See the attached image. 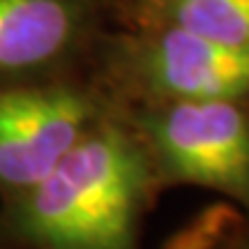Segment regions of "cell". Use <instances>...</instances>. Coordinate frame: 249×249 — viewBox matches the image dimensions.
<instances>
[{
	"mask_svg": "<svg viewBox=\"0 0 249 249\" xmlns=\"http://www.w3.org/2000/svg\"><path fill=\"white\" fill-rule=\"evenodd\" d=\"M160 187L141 134L111 108L44 178L2 196L0 235L26 249H143Z\"/></svg>",
	"mask_w": 249,
	"mask_h": 249,
	"instance_id": "obj_1",
	"label": "cell"
},
{
	"mask_svg": "<svg viewBox=\"0 0 249 249\" xmlns=\"http://www.w3.org/2000/svg\"><path fill=\"white\" fill-rule=\"evenodd\" d=\"M148 145L161 185H194L249 217V108L245 99L141 104L124 113Z\"/></svg>",
	"mask_w": 249,
	"mask_h": 249,
	"instance_id": "obj_2",
	"label": "cell"
},
{
	"mask_svg": "<svg viewBox=\"0 0 249 249\" xmlns=\"http://www.w3.org/2000/svg\"><path fill=\"white\" fill-rule=\"evenodd\" d=\"M113 71L143 104L249 97V49L152 23L113 49Z\"/></svg>",
	"mask_w": 249,
	"mask_h": 249,
	"instance_id": "obj_3",
	"label": "cell"
},
{
	"mask_svg": "<svg viewBox=\"0 0 249 249\" xmlns=\"http://www.w3.org/2000/svg\"><path fill=\"white\" fill-rule=\"evenodd\" d=\"M95 88L67 79L0 90V194L35 185L111 111Z\"/></svg>",
	"mask_w": 249,
	"mask_h": 249,
	"instance_id": "obj_4",
	"label": "cell"
},
{
	"mask_svg": "<svg viewBox=\"0 0 249 249\" xmlns=\"http://www.w3.org/2000/svg\"><path fill=\"white\" fill-rule=\"evenodd\" d=\"M104 0H0V90L62 79L102 26Z\"/></svg>",
	"mask_w": 249,
	"mask_h": 249,
	"instance_id": "obj_5",
	"label": "cell"
},
{
	"mask_svg": "<svg viewBox=\"0 0 249 249\" xmlns=\"http://www.w3.org/2000/svg\"><path fill=\"white\" fill-rule=\"evenodd\" d=\"M152 21L249 49V0H152Z\"/></svg>",
	"mask_w": 249,
	"mask_h": 249,
	"instance_id": "obj_6",
	"label": "cell"
},
{
	"mask_svg": "<svg viewBox=\"0 0 249 249\" xmlns=\"http://www.w3.org/2000/svg\"><path fill=\"white\" fill-rule=\"evenodd\" d=\"M161 249H249V217L233 203H214L182 224Z\"/></svg>",
	"mask_w": 249,
	"mask_h": 249,
	"instance_id": "obj_7",
	"label": "cell"
},
{
	"mask_svg": "<svg viewBox=\"0 0 249 249\" xmlns=\"http://www.w3.org/2000/svg\"><path fill=\"white\" fill-rule=\"evenodd\" d=\"M0 249H26V247H21V245H14V242L5 240V238L0 235Z\"/></svg>",
	"mask_w": 249,
	"mask_h": 249,
	"instance_id": "obj_8",
	"label": "cell"
}]
</instances>
